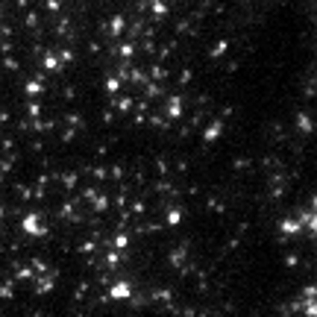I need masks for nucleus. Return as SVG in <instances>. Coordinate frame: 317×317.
I'll list each match as a JSON object with an SVG mask.
<instances>
[{"mask_svg": "<svg viewBox=\"0 0 317 317\" xmlns=\"http://www.w3.org/2000/svg\"><path fill=\"white\" fill-rule=\"evenodd\" d=\"M221 132H223V121H215V124H212L206 132H203V141H206V144H212V141H218V138H221Z\"/></svg>", "mask_w": 317, "mask_h": 317, "instance_id": "1", "label": "nucleus"}, {"mask_svg": "<svg viewBox=\"0 0 317 317\" xmlns=\"http://www.w3.org/2000/svg\"><path fill=\"white\" fill-rule=\"evenodd\" d=\"M129 294H132V285L129 282H118L112 288V300H129Z\"/></svg>", "mask_w": 317, "mask_h": 317, "instance_id": "2", "label": "nucleus"}, {"mask_svg": "<svg viewBox=\"0 0 317 317\" xmlns=\"http://www.w3.org/2000/svg\"><path fill=\"white\" fill-rule=\"evenodd\" d=\"M180 221H182V208H170L167 212V223L170 226H180Z\"/></svg>", "mask_w": 317, "mask_h": 317, "instance_id": "3", "label": "nucleus"}]
</instances>
